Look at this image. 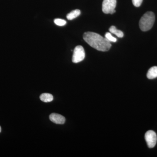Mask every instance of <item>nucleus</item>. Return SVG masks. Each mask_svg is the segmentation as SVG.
<instances>
[{"label": "nucleus", "mask_w": 157, "mask_h": 157, "mask_svg": "<svg viewBox=\"0 0 157 157\" xmlns=\"http://www.w3.org/2000/svg\"><path fill=\"white\" fill-rule=\"evenodd\" d=\"M147 76L149 79H153L157 77V67H153L148 70Z\"/></svg>", "instance_id": "nucleus-7"}, {"label": "nucleus", "mask_w": 157, "mask_h": 157, "mask_svg": "<svg viewBox=\"0 0 157 157\" xmlns=\"http://www.w3.org/2000/svg\"><path fill=\"white\" fill-rule=\"evenodd\" d=\"M109 31L112 33L115 34L119 38H122L124 36L123 33L121 31L117 30L114 26H111L109 28Z\"/></svg>", "instance_id": "nucleus-10"}, {"label": "nucleus", "mask_w": 157, "mask_h": 157, "mask_svg": "<svg viewBox=\"0 0 157 157\" xmlns=\"http://www.w3.org/2000/svg\"><path fill=\"white\" fill-rule=\"evenodd\" d=\"M105 38L110 42H115L117 41L116 38L113 36L112 35L109 33H107L105 34Z\"/></svg>", "instance_id": "nucleus-11"}, {"label": "nucleus", "mask_w": 157, "mask_h": 157, "mask_svg": "<svg viewBox=\"0 0 157 157\" xmlns=\"http://www.w3.org/2000/svg\"><path fill=\"white\" fill-rule=\"evenodd\" d=\"M83 38L91 47L98 51H108L111 47V43L105 38L93 32H86L83 35Z\"/></svg>", "instance_id": "nucleus-1"}, {"label": "nucleus", "mask_w": 157, "mask_h": 157, "mask_svg": "<svg viewBox=\"0 0 157 157\" xmlns=\"http://www.w3.org/2000/svg\"><path fill=\"white\" fill-rule=\"evenodd\" d=\"M144 137L149 148H153L155 146L157 141V135L155 132L152 130H149L145 133Z\"/></svg>", "instance_id": "nucleus-5"}, {"label": "nucleus", "mask_w": 157, "mask_h": 157, "mask_svg": "<svg viewBox=\"0 0 157 157\" xmlns=\"http://www.w3.org/2000/svg\"><path fill=\"white\" fill-rule=\"evenodd\" d=\"M117 0H104L102 3V11L105 14H113L115 13Z\"/></svg>", "instance_id": "nucleus-3"}, {"label": "nucleus", "mask_w": 157, "mask_h": 157, "mask_svg": "<svg viewBox=\"0 0 157 157\" xmlns=\"http://www.w3.org/2000/svg\"><path fill=\"white\" fill-rule=\"evenodd\" d=\"M54 22L56 25L62 26L65 25L67 24V21L65 20L60 19V18H56L54 20Z\"/></svg>", "instance_id": "nucleus-12"}, {"label": "nucleus", "mask_w": 157, "mask_h": 157, "mask_svg": "<svg viewBox=\"0 0 157 157\" xmlns=\"http://www.w3.org/2000/svg\"><path fill=\"white\" fill-rule=\"evenodd\" d=\"M85 57V52L83 47L81 45L76 46L73 51L72 61L75 63L82 61Z\"/></svg>", "instance_id": "nucleus-4"}, {"label": "nucleus", "mask_w": 157, "mask_h": 157, "mask_svg": "<svg viewBox=\"0 0 157 157\" xmlns=\"http://www.w3.org/2000/svg\"><path fill=\"white\" fill-rule=\"evenodd\" d=\"M1 131H2V129H1V127H0V132H1Z\"/></svg>", "instance_id": "nucleus-14"}, {"label": "nucleus", "mask_w": 157, "mask_h": 157, "mask_svg": "<svg viewBox=\"0 0 157 157\" xmlns=\"http://www.w3.org/2000/svg\"><path fill=\"white\" fill-rule=\"evenodd\" d=\"M40 99L41 101L45 103L51 102L53 101V98L52 95L48 93H44L42 94L40 96Z\"/></svg>", "instance_id": "nucleus-8"}, {"label": "nucleus", "mask_w": 157, "mask_h": 157, "mask_svg": "<svg viewBox=\"0 0 157 157\" xmlns=\"http://www.w3.org/2000/svg\"><path fill=\"white\" fill-rule=\"evenodd\" d=\"M155 15L153 12L148 11L144 14L139 21V27L141 31L146 32L150 30L154 25Z\"/></svg>", "instance_id": "nucleus-2"}, {"label": "nucleus", "mask_w": 157, "mask_h": 157, "mask_svg": "<svg viewBox=\"0 0 157 157\" xmlns=\"http://www.w3.org/2000/svg\"><path fill=\"white\" fill-rule=\"evenodd\" d=\"M132 3L135 7H140L142 4L143 0H132Z\"/></svg>", "instance_id": "nucleus-13"}, {"label": "nucleus", "mask_w": 157, "mask_h": 157, "mask_svg": "<svg viewBox=\"0 0 157 157\" xmlns=\"http://www.w3.org/2000/svg\"><path fill=\"white\" fill-rule=\"evenodd\" d=\"M49 119L52 122L59 124H63L66 121V119L64 117L56 113L51 114L49 116Z\"/></svg>", "instance_id": "nucleus-6"}, {"label": "nucleus", "mask_w": 157, "mask_h": 157, "mask_svg": "<svg viewBox=\"0 0 157 157\" xmlns=\"http://www.w3.org/2000/svg\"><path fill=\"white\" fill-rule=\"evenodd\" d=\"M80 14H81V11L80 10L78 9H76V10H73L67 14V17L69 20H72L78 17Z\"/></svg>", "instance_id": "nucleus-9"}]
</instances>
